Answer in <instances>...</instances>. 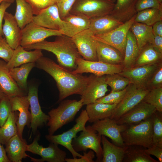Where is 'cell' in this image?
<instances>
[{"instance_id":"obj_1","label":"cell","mask_w":162,"mask_h":162,"mask_svg":"<svg viewBox=\"0 0 162 162\" xmlns=\"http://www.w3.org/2000/svg\"><path fill=\"white\" fill-rule=\"evenodd\" d=\"M35 65L55 81L59 92L58 101L74 94L82 95L87 84L88 77L73 73L43 56L35 62Z\"/></svg>"},{"instance_id":"obj_2","label":"cell","mask_w":162,"mask_h":162,"mask_svg":"<svg viewBox=\"0 0 162 162\" xmlns=\"http://www.w3.org/2000/svg\"><path fill=\"white\" fill-rule=\"evenodd\" d=\"M24 48L27 50L39 49L51 52L56 56L59 65L71 71L77 68L76 59L81 57L72 38L63 34L56 36L54 41L44 40Z\"/></svg>"},{"instance_id":"obj_3","label":"cell","mask_w":162,"mask_h":162,"mask_svg":"<svg viewBox=\"0 0 162 162\" xmlns=\"http://www.w3.org/2000/svg\"><path fill=\"white\" fill-rule=\"evenodd\" d=\"M58 106L48 113L49 118L47 123L49 134L53 135L64 125L72 121L83 105V100L67 99L61 101Z\"/></svg>"},{"instance_id":"obj_4","label":"cell","mask_w":162,"mask_h":162,"mask_svg":"<svg viewBox=\"0 0 162 162\" xmlns=\"http://www.w3.org/2000/svg\"><path fill=\"white\" fill-rule=\"evenodd\" d=\"M121 135L125 146L151 147L153 145L152 116L138 123L128 125Z\"/></svg>"},{"instance_id":"obj_5","label":"cell","mask_w":162,"mask_h":162,"mask_svg":"<svg viewBox=\"0 0 162 162\" xmlns=\"http://www.w3.org/2000/svg\"><path fill=\"white\" fill-rule=\"evenodd\" d=\"M32 22L46 28L62 31L63 35L71 38L75 35L72 25L61 18L56 4L42 10L34 16Z\"/></svg>"},{"instance_id":"obj_6","label":"cell","mask_w":162,"mask_h":162,"mask_svg":"<svg viewBox=\"0 0 162 162\" xmlns=\"http://www.w3.org/2000/svg\"><path fill=\"white\" fill-rule=\"evenodd\" d=\"M115 4L111 0H76L69 13L91 19L110 14Z\"/></svg>"},{"instance_id":"obj_7","label":"cell","mask_w":162,"mask_h":162,"mask_svg":"<svg viewBox=\"0 0 162 162\" xmlns=\"http://www.w3.org/2000/svg\"><path fill=\"white\" fill-rule=\"evenodd\" d=\"M88 117L86 110H82L79 116L75 120L76 124L68 131L57 135H46V139L50 143L61 145L67 149L73 158L80 157L82 155L76 152L72 145V140L76 136L77 133L86 129L85 125Z\"/></svg>"},{"instance_id":"obj_8","label":"cell","mask_w":162,"mask_h":162,"mask_svg":"<svg viewBox=\"0 0 162 162\" xmlns=\"http://www.w3.org/2000/svg\"><path fill=\"white\" fill-rule=\"evenodd\" d=\"M101 136L100 135L92 126L86 127L78 136L72 140V145L74 150L86 152L88 149L93 150L96 154V161L101 162L103 150L101 146Z\"/></svg>"},{"instance_id":"obj_9","label":"cell","mask_w":162,"mask_h":162,"mask_svg":"<svg viewBox=\"0 0 162 162\" xmlns=\"http://www.w3.org/2000/svg\"><path fill=\"white\" fill-rule=\"evenodd\" d=\"M136 14L128 20L104 34L92 35L95 40L115 48L124 56L128 32L134 22Z\"/></svg>"},{"instance_id":"obj_10","label":"cell","mask_w":162,"mask_h":162,"mask_svg":"<svg viewBox=\"0 0 162 162\" xmlns=\"http://www.w3.org/2000/svg\"><path fill=\"white\" fill-rule=\"evenodd\" d=\"M40 134L38 133L35 137L33 142L27 145L26 151L41 156L40 159H36L30 157L31 160L35 162H64L67 154L64 151L60 149L57 144L50 143L47 147L40 145L38 141Z\"/></svg>"},{"instance_id":"obj_11","label":"cell","mask_w":162,"mask_h":162,"mask_svg":"<svg viewBox=\"0 0 162 162\" xmlns=\"http://www.w3.org/2000/svg\"><path fill=\"white\" fill-rule=\"evenodd\" d=\"M149 90L139 88L130 83L124 96L115 108L110 118L115 121L142 101Z\"/></svg>"},{"instance_id":"obj_12","label":"cell","mask_w":162,"mask_h":162,"mask_svg":"<svg viewBox=\"0 0 162 162\" xmlns=\"http://www.w3.org/2000/svg\"><path fill=\"white\" fill-rule=\"evenodd\" d=\"M77 68L72 72L76 74L91 73L97 76L119 73L124 69L122 64H112L99 61L86 60L81 57L77 58Z\"/></svg>"},{"instance_id":"obj_13","label":"cell","mask_w":162,"mask_h":162,"mask_svg":"<svg viewBox=\"0 0 162 162\" xmlns=\"http://www.w3.org/2000/svg\"><path fill=\"white\" fill-rule=\"evenodd\" d=\"M63 34V32L46 28L32 22L21 29L20 45L24 48L52 36Z\"/></svg>"},{"instance_id":"obj_14","label":"cell","mask_w":162,"mask_h":162,"mask_svg":"<svg viewBox=\"0 0 162 162\" xmlns=\"http://www.w3.org/2000/svg\"><path fill=\"white\" fill-rule=\"evenodd\" d=\"M162 62L123 69L119 74L139 88H146V84Z\"/></svg>"},{"instance_id":"obj_15","label":"cell","mask_w":162,"mask_h":162,"mask_svg":"<svg viewBox=\"0 0 162 162\" xmlns=\"http://www.w3.org/2000/svg\"><path fill=\"white\" fill-rule=\"evenodd\" d=\"M105 75L97 76L92 74L88 77L86 88L81 95L83 105L94 103L104 96L109 90Z\"/></svg>"},{"instance_id":"obj_16","label":"cell","mask_w":162,"mask_h":162,"mask_svg":"<svg viewBox=\"0 0 162 162\" xmlns=\"http://www.w3.org/2000/svg\"><path fill=\"white\" fill-rule=\"evenodd\" d=\"M92 126L100 135L109 138L115 144L122 147L126 146L121 133L128 125L118 124L114 120L107 118L93 123Z\"/></svg>"},{"instance_id":"obj_17","label":"cell","mask_w":162,"mask_h":162,"mask_svg":"<svg viewBox=\"0 0 162 162\" xmlns=\"http://www.w3.org/2000/svg\"><path fill=\"white\" fill-rule=\"evenodd\" d=\"M30 106L31 117L30 129L34 134L37 132L38 128L47 124L49 119L48 115L42 111L39 102L38 89L35 86L29 87L27 95Z\"/></svg>"},{"instance_id":"obj_18","label":"cell","mask_w":162,"mask_h":162,"mask_svg":"<svg viewBox=\"0 0 162 162\" xmlns=\"http://www.w3.org/2000/svg\"><path fill=\"white\" fill-rule=\"evenodd\" d=\"M92 35V32L88 29L76 34L72 38L83 58L89 61H98L95 40Z\"/></svg>"},{"instance_id":"obj_19","label":"cell","mask_w":162,"mask_h":162,"mask_svg":"<svg viewBox=\"0 0 162 162\" xmlns=\"http://www.w3.org/2000/svg\"><path fill=\"white\" fill-rule=\"evenodd\" d=\"M12 111L19 112L16 124L17 134L22 139L25 127H30L31 117L28 110L29 102L27 95L9 97Z\"/></svg>"},{"instance_id":"obj_20","label":"cell","mask_w":162,"mask_h":162,"mask_svg":"<svg viewBox=\"0 0 162 162\" xmlns=\"http://www.w3.org/2000/svg\"><path fill=\"white\" fill-rule=\"evenodd\" d=\"M156 111L153 106L142 101L116 122L119 124L130 125L137 124L150 117Z\"/></svg>"},{"instance_id":"obj_21","label":"cell","mask_w":162,"mask_h":162,"mask_svg":"<svg viewBox=\"0 0 162 162\" xmlns=\"http://www.w3.org/2000/svg\"><path fill=\"white\" fill-rule=\"evenodd\" d=\"M3 19L2 29L4 36L9 45L14 50L20 45L21 29L11 13L6 11Z\"/></svg>"},{"instance_id":"obj_22","label":"cell","mask_w":162,"mask_h":162,"mask_svg":"<svg viewBox=\"0 0 162 162\" xmlns=\"http://www.w3.org/2000/svg\"><path fill=\"white\" fill-rule=\"evenodd\" d=\"M0 88L9 97L26 95L12 78L7 62L0 60Z\"/></svg>"},{"instance_id":"obj_23","label":"cell","mask_w":162,"mask_h":162,"mask_svg":"<svg viewBox=\"0 0 162 162\" xmlns=\"http://www.w3.org/2000/svg\"><path fill=\"white\" fill-rule=\"evenodd\" d=\"M42 50L34 49L33 51L26 50L20 45L14 50L12 56L7 64L9 69L22 64L35 62L43 56Z\"/></svg>"},{"instance_id":"obj_24","label":"cell","mask_w":162,"mask_h":162,"mask_svg":"<svg viewBox=\"0 0 162 162\" xmlns=\"http://www.w3.org/2000/svg\"><path fill=\"white\" fill-rule=\"evenodd\" d=\"M95 44L98 61L112 64L122 65L124 56L119 50L96 40Z\"/></svg>"},{"instance_id":"obj_25","label":"cell","mask_w":162,"mask_h":162,"mask_svg":"<svg viewBox=\"0 0 162 162\" xmlns=\"http://www.w3.org/2000/svg\"><path fill=\"white\" fill-rule=\"evenodd\" d=\"M27 144L26 140L17 134L8 141L5 150L10 162H21L22 159L30 157L26 153Z\"/></svg>"},{"instance_id":"obj_26","label":"cell","mask_w":162,"mask_h":162,"mask_svg":"<svg viewBox=\"0 0 162 162\" xmlns=\"http://www.w3.org/2000/svg\"><path fill=\"white\" fill-rule=\"evenodd\" d=\"M90 19V23L88 29L93 35L107 33L123 23L110 14Z\"/></svg>"},{"instance_id":"obj_27","label":"cell","mask_w":162,"mask_h":162,"mask_svg":"<svg viewBox=\"0 0 162 162\" xmlns=\"http://www.w3.org/2000/svg\"><path fill=\"white\" fill-rule=\"evenodd\" d=\"M138 0H116L114 7L110 14L124 23L137 13L136 5Z\"/></svg>"},{"instance_id":"obj_28","label":"cell","mask_w":162,"mask_h":162,"mask_svg":"<svg viewBox=\"0 0 162 162\" xmlns=\"http://www.w3.org/2000/svg\"><path fill=\"white\" fill-rule=\"evenodd\" d=\"M117 104L94 102L86 105V110L88 117V121L92 123L110 118Z\"/></svg>"},{"instance_id":"obj_29","label":"cell","mask_w":162,"mask_h":162,"mask_svg":"<svg viewBox=\"0 0 162 162\" xmlns=\"http://www.w3.org/2000/svg\"><path fill=\"white\" fill-rule=\"evenodd\" d=\"M103 157L101 162H122L127 146H120L110 142L105 136L102 135Z\"/></svg>"},{"instance_id":"obj_30","label":"cell","mask_w":162,"mask_h":162,"mask_svg":"<svg viewBox=\"0 0 162 162\" xmlns=\"http://www.w3.org/2000/svg\"><path fill=\"white\" fill-rule=\"evenodd\" d=\"M130 30L135 38L140 51L148 44L152 43L154 35L152 26L134 22Z\"/></svg>"},{"instance_id":"obj_31","label":"cell","mask_w":162,"mask_h":162,"mask_svg":"<svg viewBox=\"0 0 162 162\" xmlns=\"http://www.w3.org/2000/svg\"><path fill=\"white\" fill-rule=\"evenodd\" d=\"M16 8L15 19L21 29L32 22L34 13L31 5L25 0H15Z\"/></svg>"},{"instance_id":"obj_32","label":"cell","mask_w":162,"mask_h":162,"mask_svg":"<svg viewBox=\"0 0 162 162\" xmlns=\"http://www.w3.org/2000/svg\"><path fill=\"white\" fill-rule=\"evenodd\" d=\"M140 52L135 38L130 30L128 32L122 65L124 69L132 67Z\"/></svg>"},{"instance_id":"obj_33","label":"cell","mask_w":162,"mask_h":162,"mask_svg":"<svg viewBox=\"0 0 162 162\" xmlns=\"http://www.w3.org/2000/svg\"><path fill=\"white\" fill-rule=\"evenodd\" d=\"M162 53L156 51L150 44H148L140 51L139 55L132 67L159 63L162 62Z\"/></svg>"},{"instance_id":"obj_34","label":"cell","mask_w":162,"mask_h":162,"mask_svg":"<svg viewBox=\"0 0 162 162\" xmlns=\"http://www.w3.org/2000/svg\"><path fill=\"white\" fill-rule=\"evenodd\" d=\"M146 148L138 145L127 146L122 162H158L146 152Z\"/></svg>"},{"instance_id":"obj_35","label":"cell","mask_w":162,"mask_h":162,"mask_svg":"<svg viewBox=\"0 0 162 162\" xmlns=\"http://www.w3.org/2000/svg\"><path fill=\"white\" fill-rule=\"evenodd\" d=\"M35 66V63H30L9 69L12 78L22 91L27 90V79L28 75L32 70Z\"/></svg>"},{"instance_id":"obj_36","label":"cell","mask_w":162,"mask_h":162,"mask_svg":"<svg viewBox=\"0 0 162 162\" xmlns=\"http://www.w3.org/2000/svg\"><path fill=\"white\" fill-rule=\"evenodd\" d=\"M17 115L15 111L10 112L6 122L0 128V142L5 145L12 137L17 134Z\"/></svg>"},{"instance_id":"obj_37","label":"cell","mask_w":162,"mask_h":162,"mask_svg":"<svg viewBox=\"0 0 162 162\" xmlns=\"http://www.w3.org/2000/svg\"><path fill=\"white\" fill-rule=\"evenodd\" d=\"M162 20V10L150 8L137 12L134 22L152 26L156 22Z\"/></svg>"},{"instance_id":"obj_38","label":"cell","mask_w":162,"mask_h":162,"mask_svg":"<svg viewBox=\"0 0 162 162\" xmlns=\"http://www.w3.org/2000/svg\"><path fill=\"white\" fill-rule=\"evenodd\" d=\"M62 20L72 25L75 34L88 29L90 23V19L85 16L70 13Z\"/></svg>"},{"instance_id":"obj_39","label":"cell","mask_w":162,"mask_h":162,"mask_svg":"<svg viewBox=\"0 0 162 162\" xmlns=\"http://www.w3.org/2000/svg\"><path fill=\"white\" fill-rule=\"evenodd\" d=\"M153 145L162 148V112L156 111L152 116Z\"/></svg>"},{"instance_id":"obj_40","label":"cell","mask_w":162,"mask_h":162,"mask_svg":"<svg viewBox=\"0 0 162 162\" xmlns=\"http://www.w3.org/2000/svg\"><path fill=\"white\" fill-rule=\"evenodd\" d=\"M105 77L106 84L115 91L124 90L130 83L128 78L119 73L106 75Z\"/></svg>"},{"instance_id":"obj_41","label":"cell","mask_w":162,"mask_h":162,"mask_svg":"<svg viewBox=\"0 0 162 162\" xmlns=\"http://www.w3.org/2000/svg\"><path fill=\"white\" fill-rule=\"evenodd\" d=\"M142 101L153 106L156 111L162 112V87L149 90Z\"/></svg>"},{"instance_id":"obj_42","label":"cell","mask_w":162,"mask_h":162,"mask_svg":"<svg viewBox=\"0 0 162 162\" xmlns=\"http://www.w3.org/2000/svg\"><path fill=\"white\" fill-rule=\"evenodd\" d=\"M127 90V87L124 90L119 91L111 90L108 94L97 100L95 102L107 104H118L122 99Z\"/></svg>"},{"instance_id":"obj_43","label":"cell","mask_w":162,"mask_h":162,"mask_svg":"<svg viewBox=\"0 0 162 162\" xmlns=\"http://www.w3.org/2000/svg\"><path fill=\"white\" fill-rule=\"evenodd\" d=\"M12 111L9 97L5 95L0 101V127L6 121L10 112Z\"/></svg>"},{"instance_id":"obj_44","label":"cell","mask_w":162,"mask_h":162,"mask_svg":"<svg viewBox=\"0 0 162 162\" xmlns=\"http://www.w3.org/2000/svg\"><path fill=\"white\" fill-rule=\"evenodd\" d=\"M160 87H162V63L156 70L146 86V88L149 90Z\"/></svg>"},{"instance_id":"obj_45","label":"cell","mask_w":162,"mask_h":162,"mask_svg":"<svg viewBox=\"0 0 162 162\" xmlns=\"http://www.w3.org/2000/svg\"><path fill=\"white\" fill-rule=\"evenodd\" d=\"M32 6L34 15L42 10L53 4H56L58 0H25Z\"/></svg>"},{"instance_id":"obj_46","label":"cell","mask_w":162,"mask_h":162,"mask_svg":"<svg viewBox=\"0 0 162 162\" xmlns=\"http://www.w3.org/2000/svg\"><path fill=\"white\" fill-rule=\"evenodd\" d=\"M14 50L9 45L5 38L0 36V58L7 62L11 58Z\"/></svg>"},{"instance_id":"obj_47","label":"cell","mask_w":162,"mask_h":162,"mask_svg":"<svg viewBox=\"0 0 162 162\" xmlns=\"http://www.w3.org/2000/svg\"><path fill=\"white\" fill-rule=\"evenodd\" d=\"M150 8L162 10V4L157 0H138L135 7L137 12Z\"/></svg>"},{"instance_id":"obj_48","label":"cell","mask_w":162,"mask_h":162,"mask_svg":"<svg viewBox=\"0 0 162 162\" xmlns=\"http://www.w3.org/2000/svg\"><path fill=\"white\" fill-rule=\"evenodd\" d=\"M76 0H58L56 4L59 14L62 20L70 12Z\"/></svg>"},{"instance_id":"obj_49","label":"cell","mask_w":162,"mask_h":162,"mask_svg":"<svg viewBox=\"0 0 162 162\" xmlns=\"http://www.w3.org/2000/svg\"><path fill=\"white\" fill-rule=\"evenodd\" d=\"M80 158H66L65 161L67 162H94L93 159L95 158L94 152L90 149L88 152H84L83 155Z\"/></svg>"},{"instance_id":"obj_50","label":"cell","mask_w":162,"mask_h":162,"mask_svg":"<svg viewBox=\"0 0 162 162\" xmlns=\"http://www.w3.org/2000/svg\"><path fill=\"white\" fill-rule=\"evenodd\" d=\"M145 151L148 154L156 157L158 159V161L162 162V148L153 145L148 148H146Z\"/></svg>"},{"instance_id":"obj_51","label":"cell","mask_w":162,"mask_h":162,"mask_svg":"<svg viewBox=\"0 0 162 162\" xmlns=\"http://www.w3.org/2000/svg\"><path fill=\"white\" fill-rule=\"evenodd\" d=\"M11 4L10 3L3 2H2L0 5V36H4L2 29V21L6 10L10 6Z\"/></svg>"},{"instance_id":"obj_52","label":"cell","mask_w":162,"mask_h":162,"mask_svg":"<svg viewBox=\"0 0 162 162\" xmlns=\"http://www.w3.org/2000/svg\"><path fill=\"white\" fill-rule=\"evenodd\" d=\"M151 44L156 51L162 53V37L154 35V39Z\"/></svg>"},{"instance_id":"obj_53","label":"cell","mask_w":162,"mask_h":162,"mask_svg":"<svg viewBox=\"0 0 162 162\" xmlns=\"http://www.w3.org/2000/svg\"><path fill=\"white\" fill-rule=\"evenodd\" d=\"M152 26L154 35L162 37V20L156 22Z\"/></svg>"},{"instance_id":"obj_54","label":"cell","mask_w":162,"mask_h":162,"mask_svg":"<svg viewBox=\"0 0 162 162\" xmlns=\"http://www.w3.org/2000/svg\"><path fill=\"white\" fill-rule=\"evenodd\" d=\"M2 145L0 142V162H10Z\"/></svg>"},{"instance_id":"obj_55","label":"cell","mask_w":162,"mask_h":162,"mask_svg":"<svg viewBox=\"0 0 162 162\" xmlns=\"http://www.w3.org/2000/svg\"><path fill=\"white\" fill-rule=\"evenodd\" d=\"M15 0H0V5L2 2H5L12 4L14 2Z\"/></svg>"},{"instance_id":"obj_56","label":"cell","mask_w":162,"mask_h":162,"mask_svg":"<svg viewBox=\"0 0 162 162\" xmlns=\"http://www.w3.org/2000/svg\"><path fill=\"white\" fill-rule=\"evenodd\" d=\"M5 95L0 88V101Z\"/></svg>"},{"instance_id":"obj_57","label":"cell","mask_w":162,"mask_h":162,"mask_svg":"<svg viewBox=\"0 0 162 162\" xmlns=\"http://www.w3.org/2000/svg\"><path fill=\"white\" fill-rule=\"evenodd\" d=\"M160 3L162 4V0H157Z\"/></svg>"},{"instance_id":"obj_58","label":"cell","mask_w":162,"mask_h":162,"mask_svg":"<svg viewBox=\"0 0 162 162\" xmlns=\"http://www.w3.org/2000/svg\"><path fill=\"white\" fill-rule=\"evenodd\" d=\"M113 2H116V0H111Z\"/></svg>"},{"instance_id":"obj_59","label":"cell","mask_w":162,"mask_h":162,"mask_svg":"<svg viewBox=\"0 0 162 162\" xmlns=\"http://www.w3.org/2000/svg\"></svg>"}]
</instances>
